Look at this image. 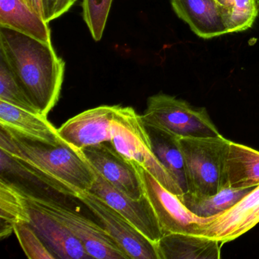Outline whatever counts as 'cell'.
Masks as SVG:
<instances>
[{
	"label": "cell",
	"instance_id": "1",
	"mask_svg": "<svg viewBox=\"0 0 259 259\" xmlns=\"http://www.w3.org/2000/svg\"><path fill=\"white\" fill-rule=\"evenodd\" d=\"M0 151L19 169L68 196L77 198L90 191L96 179L80 150L67 144L51 145L0 127Z\"/></svg>",
	"mask_w": 259,
	"mask_h": 259
},
{
	"label": "cell",
	"instance_id": "2",
	"mask_svg": "<svg viewBox=\"0 0 259 259\" xmlns=\"http://www.w3.org/2000/svg\"><path fill=\"white\" fill-rule=\"evenodd\" d=\"M0 60L39 113L48 117L60 99L66 69L52 44L0 27Z\"/></svg>",
	"mask_w": 259,
	"mask_h": 259
},
{
	"label": "cell",
	"instance_id": "3",
	"mask_svg": "<svg viewBox=\"0 0 259 259\" xmlns=\"http://www.w3.org/2000/svg\"><path fill=\"white\" fill-rule=\"evenodd\" d=\"M111 144L130 163L150 172L163 187L180 196L184 192L157 158L142 115L131 107L119 106L112 122Z\"/></svg>",
	"mask_w": 259,
	"mask_h": 259
},
{
	"label": "cell",
	"instance_id": "4",
	"mask_svg": "<svg viewBox=\"0 0 259 259\" xmlns=\"http://www.w3.org/2000/svg\"><path fill=\"white\" fill-rule=\"evenodd\" d=\"M22 189L30 207L46 213L66 227L82 242L92 258H130L102 226L55 198Z\"/></svg>",
	"mask_w": 259,
	"mask_h": 259
},
{
	"label": "cell",
	"instance_id": "5",
	"mask_svg": "<svg viewBox=\"0 0 259 259\" xmlns=\"http://www.w3.org/2000/svg\"><path fill=\"white\" fill-rule=\"evenodd\" d=\"M230 141L218 137L181 138L187 193L206 197L222 189L224 156Z\"/></svg>",
	"mask_w": 259,
	"mask_h": 259
},
{
	"label": "cell",
	"instance_id": "6",
	"mask_svg": "<svg viewBox=\"0 0 259 259\" xmlns=\"http://www.w3.org/2000/svg\"><path fill=\"white\" fill-rule=\"evenodd\" d=\"M142 120L145 126L158 128L180 138L221 136L205 108H197L176 97L160 93L148 98Z\"/></svg>",
	"mask_w": 259,
	"mask_h": 259
},
{
	"label": "cell",
	"instance_id": "7",
	"mask_svg": "<svg viewBox=\"0 0 259 259\" xmlns=\"http://www.w3.org/2000/svg\"><path fill=\"white\" fill-rule=\"evenodd\" d=\"M142 181L145 196L149 200L163 235L171 233L198 235L202 224L214 216L201 218L185 206L178 195L163 187L151 174L139 165L132 163Z\"/></svg>",
	"mask_w": 259,
	"mask_h": 259
},
{
	"label": "cell",
	"instance_id": "8",
	"mask_svg": "<svg viewBox=\"0 0 259 259\" xmlns=\"http://www.w3.org/2000/svg\"><path fill=\"white\" fill-rule=\"evenodd\" d=\"M77 198L98 218L101 226L130 258L159 259L157 245L98 195L88 191L80 194Z\"/></svg>",
	"mask_w": 259,
	"mask_h": 259
},
{
	"label": "cell",
	"instance_id": "9",
	"mask_svg": "<svg viewBox=\"0 0 259 259\" xmlns=\"http://www.w3.org/2000/svg\"><path fill=\"white\" fill-rule=\"evenodd\" d=\"M95 172L96 179L90 192L102 198L126 218L147 239L157 245L163 233L154 209L145 195L139 199L132 198L112 186L99 172Z\"/></svg>",
	"mask_w": 259,
	"mask_h": 259
},
{
	"label": "cell",
	"instance_id": "10",
	"mask_svg": "<svg viewBox=\"0 0 259 259\" xmlns=\"http://www.w3.org/2000/svg\"><path fill=\"white\" fill-rule=\"evenodd\" d=\"M80 151L92 168L116 189L134 199L145 195L136 168L115 149L111 142L87 147Z\"/></svg>",
	"mask_w": 259,
	"mask_h": 259
},
{
	"label": "cell",
	"instance_id": "11",
	"mask_svg": "<svg viewBox=\"0 0 259 259\" xmlns=\"http://www.w3.org/2000/svg\"><path fill=\"white\" fill-rule=\"evenodd\" d=\"M119 107L102 105L81 112L63 123L59 135L67 145L79 150L110 142L112 122Z\"/></svg>",
	"mask_w": 259,
	"mask_h": 259
},
{
	"label": "cell",
	"instance_id": "12",
	"mask_svg": "<svg viewBox=\"0 0 259 259\" xmlns=\"http://www.w3.org/2000/svg\"><path fill=\"white\" fill-rule=\"evenodd\" d=\"M258 223L259 186H257L234 205L202 224L199 236H206L224 244L242 236Z\"/></svg>",
	"mask_w": 259,
	"mask_h": 259
},
{
	"label": "cell",
	"instance_id": "13",
	"mask_svg": "<svg viewBox=\"0 0 259 259\" xmlns=\"http://www.w3.org/2000/svg\"><path fill=\"white\" fill-rule=\"evenodd\" d=\"M172 10L192 31L203 39H212L228 34V7L216 0H171Z\"/></svg>",
	"mask_w": 259,
	"mask_h": 259
},
{
	"label": "cell",
	"instance_id": "14",
	"mask_svg": "<svg viewBox=\"0 0 259 259\" xmlns=\"http://www.w3.org/2000/svg\"><path fill=\"white\" fill-rule=\"evenodd\" d=\"M0 127L33 140L54 145L66 144L60 138L58 128H55L47 116L3 101H0Z\"/></svg>",
	"mask_w": 259,
	"mask_h": 259
},
{
	"label": "cell",
	"instance_id": "15",
	"mask_svg": "<svg viewBox=\"0 0 259 259\" xmlns=\"http://www.w3.org/2000/svg\"><path fill=\"white\" fill-rule=\"evenodd\" d=\"M30 214V225L57 258H92L82 242L60 223L31 207Z\"/></svg>",
	"mask_w": 259,
	"mask_h": 259
},
{
	"label": "cell",
	"instance_id": "16",
	"mask_svg": "<svg viewBox=\"0 0 259 259\" xmlns=\"http://www.w3.org/2000/svg\"><path fill=\"white\" fill-rule=\"evenodd\" d=\"M259 186V151L229 142L224 156L222 188L245 189Z\"/></svg>",
	"mask_w": 259,
	"mask_h": 259
},
{
	"label": "cell",
	"instance_id": "17",
	"mask_svg": "<svg viewBox=\"0 0 259 259\" xmlns=\"http://www.w3.org/2000/svg\"><path fill=\"white\" fill-rule=\"evenodd\" d=\"M222 245L206 236L171 233L162 236L157 250L159 259H219Z\"/></svg>",
	"mask_w": 259,
	"mask_h": 259
},
{
	"label": "cell",
	"instance_id": "18",
	"mask_svg": "<svg viewBox=\"0 0 259 259\" xmlns=\"http://www.w3.org/2000/svg\"><path fill=\"white\" fill-rule=\"evenodd\" d=\"M49 24L24 0H0V27L14 30L44 43L52 44Z\"/></svg>",
	"mask_w": 259,
	"mask_h": 259
},
{
	"label": "cell",
	"instance_id": "19",
	"mask_svg": "<svg viewBox=\"0 0 259 259\" xmlns=\"http://www.w3.org/2000/svg\"><path fill=\"white\" fill-rule=\"evenodd\" d=\"M0 237H9L15 226L31 223L30 207L23 191L9 181L4 176L0 178Z\"/></svg>",
	"mask_w": 259,
	"mask_h": 259
},
{
	"label": "cell",
	"instance_id": "20",
	"mask_svg": "<svg viewBox=\"0 0 259 259\" xmlns=\"http://www.w3.org/2000/svg\"><path fill=\"white\" fill-rule=\"evenodd\" d=\"M147 128L156 157L186 193L187 183L180 138L158 128Z\"/></svg>",
	"mask_w": 259,
	"mask_h": 259
},
{
	"label": "cell",
	"instance_id": "21",
	"mask_svg": "<svg viewBox=\"0 0 259 259\" xmlns=\"http://www.w3.org/2000/svg\"><path fill=\"white\" fill-rule=\"evenodd\" d=\"M253 189L222 188L218 193L210 196L195 197L186 192L178 197L192 213L201 218H209L230 208Z\"/></svg>",
	"mask_w": 259,
	"mask_h": 259
},
{
	"label": "cell",
	"instance_id": "22",
	"mask_svg": "<svg viewBox=\"0 0 259 259\" xmlns=\"http://www.w3.org/2000/svg\"><path fill=\"white\" fill-rule=\"evenodd\" d=\"M0 101L33 113H39L29 97L2 60H0Z\"/></svg>",
	"mask_w": 259,
	"mask_h": 259
},
{
	"label": "cell",
	"instance_id": "23",
	"mask_svg": "<svg viewBox=\"0 0 259 259\" xmlns=\"http://www.w3.org/2000/svg\"><path fill=\"white\" fill-rule=\"evenodd\" d=\"M258 14L259 0H234L233 5L227 11L228 34L249 29Z\"/></svg>",
	"mask_w": 259,
	"mask_h": 259
},
{
	"label": "cell",
	"instance_id": "24",
	"mask_svg": "<svg viewBox=\"0 0 259 259\" xmlns=\"http://www.w3.org/2000/svg\"><path fill=\"white\" fill-rule=\"evenodd\" d=\"M113 0H82V16L95 41L102 38Z\"/></svg>",
	"mask_w": 259,
	"mask_h": 259
},
{
	"label": "cell",
	"instance_id": "25",
	"mask_svg": "<svg viewBox=\"0 0 259 259\" xmlns=\"http://www.w3.org/2000/svg\"><path fill=\"white\" fill-rule=\"evenodd\" d=\"M14 233L28 258H57L29 224H19L15 226Z\"/></svg>",
	"mask_w": 259,
	"mask_h": 259
},
{
	"label": "cell",
	"instance_id": "26",
	"mask_svg": "<svg viewBox=\"0 0 259 259\" xmlns=\"http://www.w3.org/2000/svg\"><path fill=\"white\" fill-rule=\"evenodd\" d=\"M78 0H41L43 19L50 23L67 13Z\"/></svg>",
	"mask_w": 259,
	"mask_h": 259
},
{
	"label": "cell",
	"instance_id": "27",
	"mask_svg": "<svg viewBox=\"0 0 259 259\" xmlns=\"http://www.w3.org/2000/svg\"><path fill=\"white\" fill-rule=\"evenodd\" d=\"M27 5L32 9L37 15L43 18V7H42L41 0H24Z\"/></svg>",
	"mask_w": 259,
	"mask_h": 259
},
{
	"label": "cell",
	"instance_id": "28",
	"mask_svg": "<svg viewBox=\"0 0 259 259\" xmlns=\"http://www.w3.org/2000/svg\"><path fill=\"white\" fill-rule=\"evenodd\" d=\"M216 1L221 5L224 6L225 7H228V8L232 7V6L233 5V3H234V0H216Z\"/></svg>",
	"mask_w": 259,
	"mask_h": 259
}]
</instances>
